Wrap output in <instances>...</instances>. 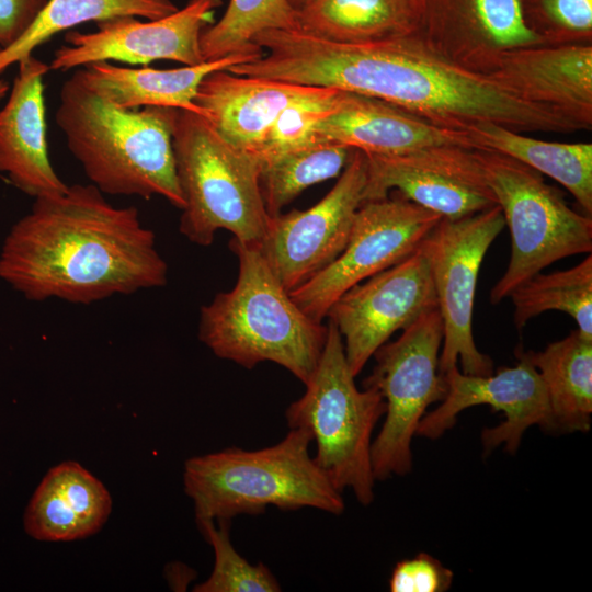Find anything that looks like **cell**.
<instances>
[{
	"mask_svg": "<svg viewBox=\"0 0 592 592\" xmlns=\"http://www.w3.org/2000/svg\"><path fill=\"white\" fill-rule=\"evenodd\" d=\"M253 42L266 52L230 67L232 73L357 93L464 130L480 121L516 132L585 128L557 107L523 99L491 75L449 61L411 34L343 43L271 30Z\"/></svg>",
	"mask_w": 592,
	"mask_h": 592,
	"instance_id": "cell-1",
	"label": "cell"
},
{
	"mask_svg": "<svg viewBox=\"0 0 592 592\" xmlns=\"http://www.w3.org/2000/svg\"><path fill=\"white\" fill-rule=\"evenodd\" d=\"M547 391L554 431L587 432L592 414V340L573 330L540 352L524 351Z\"/></svg>",
	"mask_w": 592,
	"mask_h": 592,
	"instance_id": "cell-24",
	"label": "cell"
},
{
	"mask_svg": "<svg viewBox=\"0 0 592 592\" xmlns=\"http://www.w3.org/2000/svg\"><path fill=\"white\" fill-rule=\"evenodd\" d=\"M473 24L503 49L536 46L543 36L528 25L523 0H460Z\"/></svg>",
	"mask_w": 592,
	"mask_h": 592,
	"instance_id": "cell-32",
	"label": "cell"
},
{
	"mask_svg": "<svg viewBox=\"0 0 592 592\" xmlns=\"http://www.w3.org/2000/svg\"><path fill=\"white\" fill-rule=\"evenodd\" d=\"M493 78L532 102L559 109L582 123L592 122V48L588 45L503 49Z\"/></svg>",
	"mask_w": 592,
	"mask_h": 592,
	"instance_id": "cell-20",
	"label": "cell"
},
{
	"mask_svg": "<svg viewBox=\"0 0 592 592\" xmlns=\"http://www.w3.org/2000/svg\"><path fill=\"white\" fill-rule=\"evenodd\" d=\"M262 54L238 53L173 69L130 68L96 61L77 69L75 73L90 90L118 107H172L204 117L194 103L202 80L213 71L254 60Z\"/></svg>",
	"mask_w": 592,
	"mask_h": 592,
	"instance_id": "cell-22",
	"label": "cell"
},
{
	"mask_svg": "<svg viewBox=\"0 0 592 592\" xmlns=\"http://www.w3.org/2000/svg\"><path fill=\"white\" fill-rule=\"evenodd\" d=\"M221 0H190L182 9L157 19L117 16L96 23V31L69 30L67 45L54 54L49 70H70L96 61H121L147 66L156 60H172L183 66L204 62L200 37L214 23Z\"/></svg>",
	"mask_w": 592,
	"mask_h": 592,
	"instance_id": "cell-15",
	"label": "cell"
},
{
	"mask_svg": "<svg viewBox=\"0 0 592 592\" xmlns=\"http://www.w3.org/2000/svg\"><path fill=\"white\" fill-rule=\"evenodd\" d=\"M312 135L315 141L343 145L367 155H400L436 146L478 149L467 130L345 91L333 111L316 123Z\"/></svg>",
	"mask_w": 592,
	"mask_h": 592,
	"instance_id": "cell-17",
	"label": "cell"
},
{
	"mask_svg": "<svg viewBox=\"0 0 592 592\" xmlns=\"http://www.w3.org/2000/svg\"><path fill=\"white\" fill-rule=\"evenodd\" d=\"M18 75L0 109V172L36 198L65 192L54 170L46 135L43 78L48 64L30 55L16 62Z\"/></svg>",
	"mask_w": 592,
	"mask_h": 592,
	"instance_id": "cell-18",
	"label": "cell"
},
{
	"mask_svg": "<svg viewBox=\"0 0 592 592\" xmlns=\"http://www.w3.org/2000/svg\"><path fill=\"white\" fill-rule=\"evenodd\" d=\"M8 91H9V83L0 79V100L7 94Z\"/></svg>",
	"mask_w": 592,
	"mask_h": 592,
	"instance_id": "cell-37",
	"label": "cell"
},
{
	"mask_svg": "<svg viewBox=\"0 0 592 592\" xmlns=\"http://www.w3.org/2000/svg\"><path fill=\"white\" fill-rule=\"evenodd\" d=\"M353 149L332 143H314L261 164L260 190L271 217L282 213L307 187L335 178Z\"/></svg>",
	"mask_w": 592,
	"mask_h": 592,
	"instance_id": "cell-28",
	"label": "cell"
},
{
	"mask_svg": "<svg viewBox=\"0 0 592 592\" xmlns=\"http://www.w3.org/2000/svg\"><path fill=\"white\" fill-rule=\"evenodd\" d=\"M331 90L240 76L223 69L202 80L194 103L223 138L254 153L286 107L326 95Z\"/></svg>",
	"mask_w": 592,
	"mask_h": 592,
	"instance_id": "cell-19",
	"label": "cell"
},
{
	"mask_svg": "<svg viewBox=\"0 0 592 592\" xmlns=\"http://www.w3.org/2000/svg\"><path fill=\"white\" fill-rule=\"evenodd\" d=\"M229 247L238 278L201 308L198 339L220 358L248 369L273 362L305 384L319 362L327 326L298 307L257 246L231 238Z\"/></svg>",
	"mask_w": 592,
	"mask_h": 592,
	"instance_id": "cell-4",
	"label": "cell"
},
{
	"mask_svg": "<svg viewBox=\"0 0 592 592\" xmlns=\"http://www.w3.org/2000/svg\"><path fill=\"white\" fill-rule=\"evenodd\" d=\"M505 226L499 205L457 219L441 218L421 241L443 321L440 372L457 366L469 375H490L493 363L473 335V312L482 260Z\"/></svg>",
	"mask_w": 592,
	"mask_h": 592,
	"instance_id": "cell-10",
	"label": "cell"
},
{
	"mask_svg": "<svg viewBox=\"0 0 592 592\" xmlns=\"http://www.w3.org/2000/svg\"><path fill=\"white\" fill-rule=\"evenodd\" d=\"M312 436L289 429L273 446L257 451L228 447L189 458L183 485L197 519L228 520L281 510L314 508L339 515L344 501L309 454Z\"/></svg>",
	"mask_w": 592,
	"mask_h": 592,
	"instance_id": "cell-5",
	"label": "cell"
},
{
	"mask_svg": "<svg viewBox=\"0 0 592 592\" xmlns=\"http://www.w3.org/2000/svg\"><path fill=\"white\" fill-rule=\"evenodd\" d=\"M365 155L367 178L363 203L385 198L395 190L446 219L498 205L476 149L436 146L400 155Z\"/></svg>",
	"mask_w": 592,
	"mask_h": 592,
	"instance_id": "cell-14",
	"label": "cell"
},
{
	"mask_svg": "<svg viewBox=\"0 0 592 592\" xmlns=\"http://www.w3.org/2000/svg\"><path fill=\"white\" fill-rule=\"evenodd\" d=\"M341 90L332 89L326 95L301 101L286 107L272 124L254 152L261 164L284 152L317 143L312 129L318 121L337 106Z\"/></svg>",
	"mask_w": 592,
	"mask_h": 592,
	"instance_id": "cell-31",
	"label": "cell"
},
{
	"mask_svg": "<svg viewBox=\"0 0 592 592\" xmlns=\"http://www.w3.org/2000/svg\"><path fill=\"white\" fill-rule=\"evenodd\" d=\"M197 525L215 554L210 576L195 585V592H277L281 585L263 563H250L234 548L229 538V521L197 519Z\"/></svg>",
	"mask_w": 592,
	"mask_h": 592,
	"instance_id": "cell-30",
	"label": "cell"
},
{
	"mask_svg": "<svg viewBox=\"0 0 592 592\" xmlns=\"http://www.w3.org/2000/svg\"><path fill=\"white\" fill-rule=\"evenodd\" d=\"M296 18L298 32L355 43L411 34L419 8L413 0H312Z\"/></svg>",
	"mask_w": 592,
	"mask_h": 592,
	"instance_id": "cell-25",
	"label": "cell"
},
{
	"mask_svg": "<svg viewBox=\"0 0 592 592\" xmlns=\"http://www.w3.org/2000/svg\"><path fill=\"white\" fill-rule=\"evenodd\" d=\"M271 30H298L296 10L287 0H229L223 16L201 34L204 61L238 53L263 52L253 39L259 33Z\"/></svg>",
	"mask_w": 592,
	"mask_h": 592,
	"instance_id": "cell-29",
	"label": "cell"
},
{
	"mask_svg": "<svg viewBox=\"0 0 592 592\" xmlns=\"http://www.w3.org/2000/svg\"><path fill=\"white\" fill-rule=\"evenodd\" d=\"M48 0H0V45L16 43L32 26Z\"/></svg>",
	"mask_w": 592,
	"mask_h": 592,
	"instance_id": "cell-34",
	"label": "cell"
},
{
	"mask_svg": "<svg viewBox=\"0 0 592 592\" xmlns=\"http://www.w3.org/2000/svg\"><path fill=\"white\" fill-rule=\"evenodd\" d=\"M437 308L428 260L418 248L395 265L346 291L328 311L356 377L378 348L397 330Z\"/></svg>",
	"mask_w": 592,
	"mask_h": 592,
	"instance_id": "cell-13",
	"label": "cell"
},
{
	"mask_svg": "<svg viewBox=\"0 0 592 592\" xmlns=\"http://www.w3.org/2000/svg\"><path fill=\"white\" fill-rule=\"evenodd\" d=\"M319 362L305 383L304 395L292 402L285 417L289 429H305L316 442V464L333 487L350 488L357 501L374 500L372 434L386 412L378 390H360L346 362L343 339L333 321L327 325Z\"/></svg>",
	"mask_w": 592,
	"mask_h": 592,
	"instance_id": "cell-7",
	"label": "cell"
},
{
	"mask_svg": "<svg viewBox=\"0 0 592 592\" xmlns=\"http://www.w3.org/2000/svg\"><path fill=\"white\" fill-rule=\"evenodd\" d=\"M172 146L184 198L180 232L207 247L225 229L258 246L271 219L261 195L258 156L231 145L205 117L185 110L178 111Z\"/></svg>",
	"mask_w": 592,
	"mask_h": 592,
	"instance_id": "cell-6",
	"label": "cell"
},
{
	"mask_svg": "<svg viewBox=\"0 0 592 592\" xmlns=\"http://www.w3.org/2000/svg\"><path fill=\"white\" fill-rule=\"evenodd\" d=\"M453 578V571L440 560L420 553L396 565L389 589L392 592H443L449 589Z\"/></svg>",
	"mask_w": 592,
	"mask_h": 592,
	"instance_id": "cell-33",
	"label": "cell"
},
{
	"mask_svg": "<svg viewBox=\"0 0 592 592\" xmlns=\"http://www.w3.org/2000/svg\"><path fill=\"white\" fill-rule=\"evenodd\" d=\"M366 172V155L353 149L339 180L317 204L271 217L257 247L288 292L328 266L345 248L363 204Z\"/></svg>",
	"mask_w": 592,
	"mask_h": 592,
	"instance_id": "cell-12",
	"label": "cell"
},
{
	"mask_svg": "<svg viewBox=\"0 0 592 592\" xmlns=\"http://www.w3.org/2000/svg\"><path fill=\"white\" fill-rule=\"evenodd\" d=\"M0 280L29 300L89 305L162 287L168 265L134 206L109 203L93 184L36 197L7 234Z\"/></svg>",
	"mask_w": 592,
	"mask_h": 592,
	"instance_id": "cell-2",
	"label": "cell"
},
{
	"mask_svg": "<svg viewBox=\"0 0 592 592\" xmlns=\"http://www.w3.org/2000/svg\"><path fill=\"white\" fill-rule=\"evenodd\" d=\"M178 9L172 0H48L27 32L0 53V73L54 35L79 24L117 16L157 20Z\"/></svg>",
	"mask_w": 592,
	"mask_h": 592,
	"instance_id": "cell-26",
	"label": "cell"
},
{
	"mask_svg": "<svg viewBox=\"0 0 592 592\" xmlns=\"http://www.w3.org/2000/svg\"><path fill=\"white\" fill-rule=\"evenodd\" d=\"M516 356L515 366L499 368L494 375H469L457 366L443 374L446 396L436 409L425 413L417 435L435 440L455 424L463 410L478 405H488L505 417L499 425L482 431L487 453L500 444H504L506 452L515 453L524 432L535 424L554 431L545 385L524 351H516Z\"/></svg>",
	"mask_w": 592,
	"mask_h": 592,
	"instance_id": "cell-16",
	"label": "cell"
},
{
	"mask_svg": "<svg viewBox=\"0 0 592 592\" xmlns=\"http://www.w3.org/2000/svg\"><path fill=\"white\" fill-rule=\"evenodd\" d=\"M2 49H3V48H2L1 45H0V53L2 52Z\"/></svg>",
	"mask_w": 592,
	"mask_h": 592,
	"instance_id": "cell-39",
	"label": "cell"
},
{
	"mask_svg": "<svg viewBox=\"0 0 592 592\" xmlns=\"http://www.w3.org/2000/svg\"><path fill=\"white\" fill-rule=\"evenodd\" d=\"M441 218L398 192L363 203L343 251L289 292L291 297L308 317L322 322L346 291L413 253Z\"/></svg>",
	"mask_w": 592,
	"mask_h": 592,
	"instance_id": "cell-11",
	"label": "cell"
},
{
	"mask_svg": "<svg viewBox=\"0 0 592 592\" xmlns=\"http://www.w3.org/2000/svg\"><path fill=\"white\" fill-rule=\"evenodd\" d=\"M511 234L508 267L490 292L496 305L551 263L592 251V218L570 208L542 174L505 155L476 149Z\"/></svg>",
	"mask_w": 592,
	"mask_h": 592,
	"instance_id": "cell-8",
	"label": "cell"
},
{
	"mask_svg": "<svg viewBox=\"0 0 592 592\" xmlns=\"http://www.w3.org/2000/svg\"><path fill=\"white\" fill-rule=\"evenodd\" d=\"M112 511L109 490L79 463L52 467L24 513L26 533L42 542H71L98 533Z\"/></svg>",
	"mask_w": 592,
	"mask_h": 592,
	"instance_id": "cell-21",
	"label": "cell"
},
{
	"mask_svg": "<svg viewBox=\"0 0 592 592\" xmlns=\"http://www.w3.org/2000/svg\"><path fill=\"white\" fill-rule=\"evenodd\" d=\"M413 1L417 3V5L419 8L420 0H413Z\"/></svg>",
	"mask_w": 592,
	"mask_h": 592,
	"instance_id": "cell-38",
	"label": "cell"
},
{
	"mask_svg": "<svg viewBox=\"0 0 592 592\" xmlns=\"http://www.w3.org/2000/svg\"><path fill=\"white\" fill-rule=\"evenodd\" d=\"M443 335V321L436 308L373 355L376 364L363 387L375 388L386 402L384 424L372 443L376 480L411 470V442L420 421L431 403L446 396L447 384L440 372Z\"/></svg>",
	"mask_w": 592,
	"mask_h": 592,
	"instance_id": "cell-9",
	"label": "cell"
},
{
	"mask_svg": "<svg viewBox=\"0 0 592 592\" xmlns=\"http://www.w3.org/2000/svg\"><path fill=\"white\" fill-rule=\"evenodd\" d=\"M468 132L478 149L511 157L563 185L585 215L592 214V145L546 141L505 126L480 121Z\"/></svg>",
	"mask_w": 592,
	"mask_h": 592,
	"instance_id": "cell-23",
	"label": "cell"
},
{
	"mask_svg": "<svg viewBox=\"0 0 592 592\" xmlns=\"http://www.w3.org/2000/svg\"><path fill=\"white\" fill-rule=\"evenodd\" d=\"M178 111L118 107L73 72L60 89L55 122L87 178L103 194L158 195L182 209L172 146Z\"/></svg>",
	"mask_w": 592,
	"mask_h": 592,
	"instance_id": "cell-3",
	"label": "cell"
},
{
	"mask_svg": "<svg viewBox=\"0 0 592 592\" xmlns=\"http://www.w3.org/2000/svg\"><path fill=\"white\" fill-rule=\"evenodd\" d=\"M539 3L546 18L559 29L591 34L592 0H539Z\"/></svg>",
	"mask_w": 592,
	"mask_h": 592,
	"instance_id": "cell-35",
	"label": "cell"
},
{
	"mask_svg": "<svg viewBox=\"0 0 592 592\" xmlns=\"http://www.w3.org/2000/svg\"><path fill=\"white\" fill-rule=\"evenodd\" d=\"M514 305V325L522 329L532 318L559 310L571 316L578 331L592 340V255L563 271L540 272L523 282L509 295Z\"/></svg>",
	"mask_w": 592,
	"mask_h": 592,
	"instance_id": "cell-27",
	"label": "cell"
},
{
	"mask_svg": "<svg viewBox=\"0 0 592 592\" xmlns=\"http://www.w3.org/2000/svg\"><path fill=\"white\" fill-rule=\"evenodd\" d=\"M288 3L297 11L307 5L312 0H287Z\"/></svg>",
	"mask_w": 592,
	"mask_h": 592,
	"instance_id": "cell-36",
	"label": "cell"
}]
</instances>
